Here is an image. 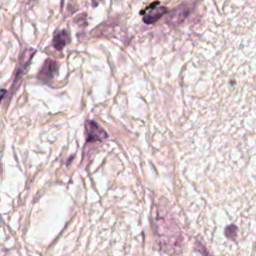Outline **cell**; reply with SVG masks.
Listing matches in <instances>:
<instances>
[{
    "instance_id": "obj_2",
    "label": "cell",
    "mask_w": 256,
    "mask_h": 256,
    "mask_svg": "<svg viewBox=\"0 0 256 256\" xmlns=\"http://www.w3.org/2000/svg\"><path fill=\"white\" fill-rule=\"evenodd\" d=\"M85 131L87 142L103 141L108 137L107 132L93 120H87L85 122Z\"/></svg>"
},
{
    "instance_id": "obj_3",
    "label": "cell",
    "mask_w": 256,
    "mask_h": 256,
    "mask_svg": "<svg viewBox=\"0 0 256 256\" xmlns=\"http://www.w3.org/2000/svg\"><path fill=\"white\" fill-rule=\"evenodd\" d=\"M59 64L57 61L48 58L38 73V79L44 83H48L57 75Z\"/></svg>"
},
{
    "instance_id": "obj_4",
    "label": "cell",
    "mask_w": 256,
    "mask_h": 256,
    "mask_svg": "<svg viewBox=\"0 0 256 256\" xmlns=\"http://www.w3.org/2000/svg\"><path fill=\"white\" fill-rule=\"evenodd\" d=\"M167 11V9L165 7H155L152 8L150 10H148L144 16H143V21L147 24H151L155 21H157L165 12Z\"/></svg>"
},
{
    "instance_id": "obj_1",
    "label": "cell",
    "mask_w": 256,
    "mask_h": 256,
    "mask_svg": "<svg viewBox=\"0 0 256 256\" xmlns=\"http://www.w3.org/2000/svg\"><path fill=\"white\" fill-rule=\"evenodd\" d=\"M36 53V50L33 48H27L24 50V52L21 54L20 59H19V63L17 65L16 68V73H15V77H14V81L11 87V90H13V92H15L17 90L18 85L21 83L22 77L24 76V74L26 73V70L28 69L30 62L34 56V54Z\"/></svg>"
},
{
    "instance_id": "obj_6",
    "label": "cell",
    "mask_w": 256,
    "mask_h": 256,
    "mask_svg": "<svg viewBox=\"0 0 256 256\" xmlns=\"http://www.w3.org/2000/svg\"><path fill=\"white\" fill-rule=\"evenodd\" d=\"M5 94H6V90L0 89V102H1V100L3 99V97L5 96Z\"/></svg>"
},
{
    "instance_id": "obj_5",
    "label": "cell",
    "mask_w": 256,
    "mask_h": 256,
    "mask_svg": "<svg viewBox=\"0 0 256 256\" xmlns=\"http://www.w3.org/2000/svg\"><path fill=\"white\" fill-rule=\"evenodd\" d=\"M69 42V33L66 30H60L53 37V46L56 50H62Z\"/></svg>"
}]
</instances>
